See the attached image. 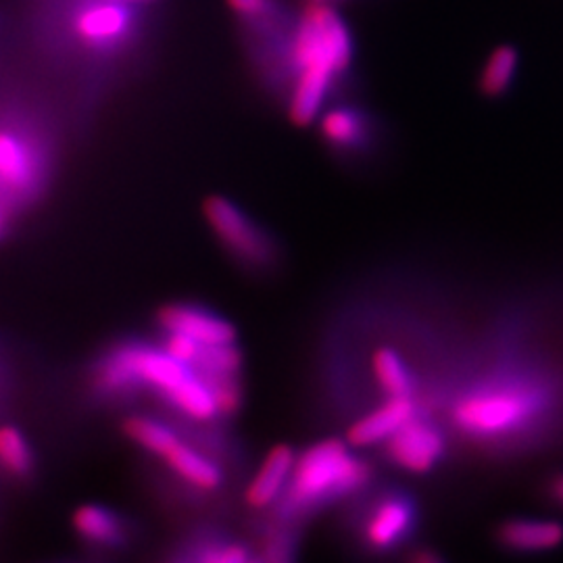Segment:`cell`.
<instances>
[{"label": "cell", "mask_w": 563, "mask_h": 563, "mask_svg": "<svg viewBox=\"0 0 563 563\" xmlns=\"http://www.w3.org/2000/svg\"><path fill=\"white\" fill-rule=\"evenodd\" d=\"M499 543L520 553H544L563 543V523L541 518H514L499 526Z\"/></svg>", "instance_id": "cell-13"}, {"label": "cell", "mask_w": 563, "mask_h": 563, "mask_svg": "<svg viewBox=\"0 0 563 563\" xmlns=\"http://www.w3.org/2000/svg\"><path fill=\"white\" fill-rule=\"evenodd\" d=\"M7 222H9V209H7L4 202H0V239H2V234L7 230Z\"/></svg>", "instance_id": "cell-25"}, {"label": "cell", "mask_w": 563, "mask_h": 563, "mask_svg": "<svg viewBox=\"0 0 563 563\" xmlns=\"http://www.w3.org/2000/svg\"><path fill=\"white\" fill-rule=\"evenodd\" d=\"M139 9L115 0H84L71 15V32L84 51L115 55L128 51L139 34Z\"/></svg>", "instance_id": "cell-6"}, {"label": "cell", "mask_w": 563, "mask_h": 563, "mask_svg": "<svg viewBox=\"0 0 563 563\" xmlns=\"http://www.w3.org/2000/svg\"><path fill=\"white\" fill-rule=\"evenodd\" d=\"M71 528L84 543L102 549H120L128 541V528L120 514L102 505H80L71 516Z\"/></svg>", "instance_id": "cell-14"}, {"label": "cell", "mask_w": 563, "mask_h": 563, "mask_svg": "<svg viewBox=\"0 0 563 563\" xmlns=\"http://www.w3.org/2000/svg\"><path fill=\"white\" fill-rule=\"evenodd\" d=\"M411 563H443V560H441V558H439L434 551L422 549V551H418V553L413 555Z\"/></svg>", "instance_id": "cell-24"}, {"label": "cell", "mask_w": 563, "mask_h": 563, "mask_svg": "<svg viewBox=\"0 0 563 563\" xmlns=\"http://www.w3.org/2000/svg\"><path fill=\"white\" fill-rule=\"evenodd\" d=\"M355 44L334 4L307 2L286 42V111L297 125L316 123L353 65Z\"/></svg>", "instance_id": "cell-1"}, {"label": "cell", "mask_w": 563, "mask_h": 563, "mask_svg": "<svg viewBox=\"0 0 563 563\" xmlns=\"http://www.w3.org/2000/svg\"><path fill=\"white\" fill-rule=\"evenodd\" d=\"M260 558L263 563H297L295 562V543L286 532H272L265 539V547Z\"/></svg>", "instance_id": "cell-22"}, {"label": "cell", "mask_w": 563, "mask_h": 563, "mask_svg": "<svg viewBox=\"0 0 563 563\" xmlns=\"http://www.w3.org/2000/svg\"><path fill=\"white\" fill-rule=\"evenodd\" d=\"M372 372L386 397L413 395L411 372L395 349L390 346L376 349L372 355Z\"/></svg>", "instance_id": "cell-18"}, {"label": "cell", "mask_w": 563, "mask_h": 563, "mask_svg": "<svg viewBox=\"0 0 563 563\" xmlns=\"http://www.w3.org/2000/svg\"><path fill=\"white\" fill-rule=\"evenodd\" d=\"M202 216L218 242L242 265L267 269L278 260L276 241L239 202L220 195L209 197L202 205Z\"/></svg>", "instance_id": "cell-5"}, {"label": "cell", "mask_w": 563, "mask_h": 563, "mask_svg": "<svg viewBox=\"0 0 563 563\" xmlns=\"http://www.w3.org/2000/svg\"><path fill=\"white\" fill-rule=\"evenodd\" d=\"M416 526V505L405 495H386L372 505L365 516L362 534L363 543L372 551H390L409 537Z\"/></svg>", "instance_id": "cell-9"}, {"label": "cell", "mask_w": 563, "mask_h": 563, "mask_svg": "<svg viewBox=\"0 0 563 563\" xmlns=\"http://www.w3.org/2000/svg\"><path fill=\"white\" fill-rule=\"evenodd\" d=\"M384 453L402 472L428 474L443 462L446 441L434 423L416 416L384 443Z\"/></svg>", "instance_id": "cell-7"}, {"label": "cell", "mask_w": 563, "mask_h": 563, "mask_svg": "<svg viewBox=\"0 0 563 563\" xmlns=\"http://www.w3.org/2000/svg\"><path fill=\"white\" fill-rule=\"evenodd\" d=\"M369 478V463L357 457L349 443L328 439L307 446L295 457L290 478L276 505L282 518H299L360 493Z\"/></svg>", "instance_id": "cell-3"}, {"label": "cell", "mask_w": 563, "mask_h": 563, "mask_svg": "<svg viewBox=\"0 0 563 563\" xmlns=\"http://www.w3.org/2000/svg\"><path fill=\"white\" fill-rule=\"evenodd\" d=\"M228 9L234 13V18L242 25L255 23V21L269 20L282 13L278 0H225Z\"/></svg>", "instance_id": "cell-21"}, {"label": "cell", "mask_w": 563, "mask_h": 563, "mask_svg": "<svg viewBox=\"0 0 563 563\" xmlns=\"http://www.w3.org/2000/svg\"><path fill=\"white\" fill-rule=\"evenodd\" d=\"M157 323L163 332H178L202 346L236 344V328L211 309L192 302H169L157 311Z\"/></svg>", "instance_id": "cell-8"}, {"label": "cell", "mask_w": 563, "mask_h": 563, "mask_svg": "<svg viewBox=\"0 0 563 563\" xmlns=\"http://www.w3.org/2000/svg\"><path fill=\"white\" fill-rule=\"evenodd\" d=\"M190 563H263L241 543L205 544Z\"/></svg>", "instance_id": "cell-20"}, {"label": "cell", "mask_w": 563, "mask_h": 563, "mask_svg": "<svg viewBox=\"0 0 563 563\" xmlns=\"http://www.w3.org/2000/svg\"><path fill=\"white\" fill-rule=\"evenodd\" d=\"M297 453L288 444H276L257 467L253 481L244 490V501L251 509H267L280 501L288 484Z\"/></svg>", "instance_id": "cell-12"}, {"label": "cell", "mask_w": 563, "mask_h": 563, "mask_svg": "<svg viewBox=\"0 0 563 563\" xmlns=\"http://www.w3.org/2000/svg\"><path fill=\"white\" fill-rule=\"evenodd\" d=\"M543 407V395L526 384H488L457 399L453 423L467 437L497 439L528 426Z\"/></svg>", "instance_id": "cell-4"}, {"label": "cell", "mask_w": 563, "mask_h": 563, "mask_svg": "<svg viewBox=\"0 0 563 563\" xmlns=\"http://www.w3.org/2000/svg\"><path fill=\"white\" fill-rule=\"evenodd\" d=\"M36 457L27 437L18 426L4 423L0 426V467L4 474L13 478L32 476Z\"/></svg>", "instance_id": "cell-19"}, {"label": "cell", "mask_w": 563, "mask_h": 563, "mask_svg": "<svg viewBox=\"0 0 563 563\" xmlns=\"http://www.w3.org/2000/svg\"><path fill=\"white\" fill-rule=\"evenodd\" d=\"M307 2H323V4H334V2H339V0H307Z\"/></svg>", "instance_id": "cell-27"}, {"label": "cell", "mask_w": 563, "mask_h": 563, "mask_svg": "<svg viewBox=\"0 0 563 563\" xmlns=\"http://www.w3.org/2000/svg\"><path fill=\"white\" fill-rule=\"evenodd\" d=\"M316 123L322 141L342 155L362 153L372 141V123L367 113L351 104L325 107Z\"/></svg>", "instance_id": "cell-11"}, {"label": "cell", "mask_w": 563, "mask_h": 563, "mask_svg": "<svg viewBox=\"0 0 563 563\" xmlns=\"http://www.w3.org/2000/svg\"><path fill=\"white\" fill-rule=\"evenodd\" d=\"M95 386L101 395L118 397L136 388H153L169 407L192 422L220 418L209 384L186 363L169 357L162 346L128 342L109 351L95 372Z\"/></svg>", "instance_id": "cell-2"}, {"label": "cell", "mask_w": 563, "mask_h": 563, "mask_svg": "<svg viewBox=\"0 0 563 563\" xmlns=\"http://www.w3.org/2000/svg\"><path fill=\"white\" fill-rule=\"evenodd\" d=\"M162 462L178 478H181L186 484H190L197 490L213 493L223 484L222 467L218 463L211 462L209 457H205L190 444L181 443V439L167 449Z\"/></svg>", "instance_id": "cell-15"}, {"label": "cell", "mask_w": 563, "mask_h": 563, "mask_svg": "<svg viewBox=\"0 0 563 563\" xmlns=\"http://www.w3.org/2000/svg\"><path fill=\"white\" fill-rule=\"evenodd\" d=\"M115 2H123V4H134V7H146V4H151V2H155V0H115Z\"/></svg>", "instance_id": "cell-26"}, {"label": "cell", "mask_w": 563, "mask_h": 563, "mask_svg": "<svg viewBox=\"0 0 563 563\" xmlns=\"http://www.w3.org/2000/svg\"><path fill=\"white\" fill-rule=\"evenodd\" d=\"M121 430L130 443L136 444L144 453H148L157 460H162L172 444L180 441V437L176 434L174 428H169L162 420H155L151 416H141V413H132V416L123 418Z\"/></svg>", "instance_id": "cell-17"}, {"label": "cell", "mask_w": 563, "mask_h": 563, "mask_svg": "<svg viewBox=\"0 0 563 563\" xmlns=\"http://www.w3.org/2000/svg\"><path fill=\"white\" fill-rule=\"evenodd\" d=\"M180 563H190V562H180Z\"/></svg>", "instance_id": "cell-28"}, {"label": "cell", "mask_w": 563, "mask_h": 563, "mask_svg": "<svg viewBox=\"0 0 563 563\" xmlns=\"http://www.w3.org/2000/svg\"><path fill=\"white\" fill-rule=\"evenodd\" d=\"M418 416V402L407 397H386L383 405L365 413L357 422L351 423L346 443L351 446H374L386 443L397 430Z\"/></svg>", "instance_id": "cell-10"}, {"label": "cell", "mask_w": 563, "mask_h": 563, "mask_svg": "<svg viewBox=\"0 0 563 563\" xmlns=\"http://www.w3.org/2000/svg\"><path fill=\"white\" fill-rule=\"evenodd\" d=\"M520 71V53L511 44H501L497 46L486 60H484L483 71L478 78L481 92L488 99H499L518 78Z\"/></svg>", "instance_id": "cell-16"}, {"label": "cell", "mask_w": 563, "mask_h": 563, "mask_svg": "<svg viewBox=\"0 0 563 563\" xmlns=\"http://www.w3.org/2000/svg\"><path fill=\"white\" fill-rule=\"evenodd\" d=\"M549 495H551V499L555 501L558 505H562L563 507V474L560 476H555L551 484H549Z\"/></svg>", "instance_id": "cell-23"}]
</instances>
